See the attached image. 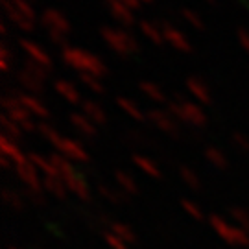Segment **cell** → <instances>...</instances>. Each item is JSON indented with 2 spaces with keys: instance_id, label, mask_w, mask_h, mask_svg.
Instances as JSON below:
<instances>
[{
  "instance_id": "obj_1",
  "label": "cell",
  "mask_w": 249,
  "mask_h": 249,
  "mask_svg": "<svg viewBox=\"0 0 249 249\" xmlns=\"http://www.w3.org/2000/svg\"><path fill=\"white\" fill-rule=\"evenodd\" d=\"M61 61L78 72H87L94 78H104L107 74L106 63L100 59L96 53L87 52L78 46H67L61 50Z\"/></svg>"
},
{
  "instance_id": "obj_2",
  "label": "cell",
  "mask_w": 249,
  "mask_h": 249,
  "mask_svg": "<svg viewBox=\"0 0 249 249\" xmlns=\"http://www.w3.org/2000/svg\"><path fill=\"white\" fill-rule=\"evenodd\" d=\"M153 24H155V26L162 32L164 41H168L174 48H178V50H181V52H187V53L192 52V46H190V43L185 39V36L179 32L178 28L172 26L168 20H164V18H160V17H155V18H153Z\"/></svg>"
},
{
  "instance_id": "obj_3",
  "label": "cell",
  "mask_w": 249,
  "mask_h": 249,
  "mask_svg": "<svg viewBox=\"0 0 249 249\" xmlns=\"http://www.w3.org/2000/svg\"><path fill=\"white\" fill-rule=\"evenodd\" d=\"M39 22L45 26V30L48 28H53V30H59L63 34H71V22H69V18L63 15L59 9L55 8H46L43 13H41V17H39Z\"/></svg>"
},
{
  "instance_id": "obj_4",
  "label": "cell",
  "mask_w": 249,
  "mask_h": 249,
  "mask_svg": "<svg viewBox=\"0 0 249 249\" xmlns=\"http://www.w3.org/2000/svg\"><path fill=\"white\" fill-rule=\"evenodd\" d=\"M146 118L150 120L153 125H157L159 129H162L164 133L178 137V125H176V118L170 115L168 111H160V109H148Z\"/></svg>"
},
{
  "instance_id": "obj_5",
  "label": "cell",
  "mask_w": 249,
  "mask_h": 249,
  "mask_svg": "<svg viewBox=\"0 0 249 249\" xmlns=\"http://www.w3.org/2000/svg\"><path fill=\"white\" fill-rule=\"evenodd\" d=\"M100 36H102V39L106 41L107 46H109L116 55H120V57L131 55L129 50H127V46H125L124 39H122V36H120V32H118V28L102 26L100 28Z\"/></svg>"
},
{
  "instance_id": "obj_6",
  "label": "cell",
  "mask_w": 249,
  "mask_h": 249,
  "mask_svg": "<svg viewBox=\"0 0 249 249\" xmlns=\"http://www.w3.org/2000/svg\"><path fill=\"white\" fill-rule=\"evenodd\" d=\"M15 81L22 87V90H26L28 94L32 96H41L45 94V81H41L39 78H36L34 74H30L24 69L15 71Z\"/></svg>"
},
{
  "instance_id": "obj_7",
  "label": "cell",
  "mask_w": 249,
  "mask_h": 249,
  "mask_svg": "<svg viewBox=\"0 0 249 249\" xmlns=\"http://www.w3.org/2000/svg\"><path fill=\"white\" fill-rule=\"evenodd\" d=\"M0 6L4 9V15H6L20 32H28V34L34 32V20H30L28 17H24V15L13 6L11 0H0Z\"/></svg>"
},
{
  "instance_id": "obj_8",
  "label": "cell",
  "mask_w": 249,
  "mask_h": 249,
  "mask_svg": "<svg viewBox=\"0 0 249 249\" xmlns=\"http://www.w3.org/2000/svg\"><path fill=\"white\" fill-rule=\"evenodd\" d=\"M104 2H106L107 9L111 11L113 18L118 20L124 28H131L135 22H137L133 17V13H131V9L127 8L125 4H122L120 0H104Z\"/></svg>"
},
{
  "instance_id": "obj_9",
  "label": "cell",
  "mask_w": 249,
  "mask_h": 249,
  "mask_svg": "<svg viewBox=\"0 0 249 249\" xmlns=\"http://www.w3.org/2000/svg\"><path fill=\"white\" fill-rule=\"evenodd\" d=\"M18 46L24 50V52L28 53V57H32L34 61H37L39 65H43L45 69H48V71H52V59H50V55L41 48L39 45H36V43H32V41H28V39H17Z\"/></svg>"
},
{
  "instance_id": "obj_10",
  "label": "cell",
  "mask_w": 249,
  "mask_h": 249,
  "mask_svg": "<svg viewBox=\"0 0 249 249\" xmlns=\"http://www.w3.org/2000/svg\"><path fill=\"white\" fill-rule=\"evenodd\" d=\"M59 153L65 155L69 160H74V162H85V160H89V155H87V151L83 150V146L78 141L67 139V137H63V142L59 146Z\"/></svg>"
},
{
  "instance_id": "obj_11",
  "label": "cell",
  "mask_w": 249,
  "mask_h": 249,
  "mask_svg": "<svg viewBox=\"0 0 249 249\" xmlns=\"http://www.w3.org/2000/svg\"><path fill=\"white\" fill-rule=\"evenodd\" d=\"M18 102H20V106L24 107L30 115L41 116V118H50V111L46 109L45 104L37 98V96H32V94H28V92H20Z\"/></svg>"
},
{
  "instance_id": "obj_12",
  "label": "cell",
  "mask_w": 249,
  "mask_h": 249,
  "mask_svg": "<svg viewBox=\"0 0 249 249\" xmlns=\"http://www.w3.org/2000/svg\"><path fill=\"white\" fill-rule=\"evenodd\" d=\"M185 85H187L188 92L197 100V102H201V104H211L213 98H211V94H209V89H207V85H205V81L201 78H197V76H188L187 80H185Z\"/></svg>"
},
{
  "instance_id": "obj_13",
  "label": "cell",
  "mask_w": 249,
  "mask_h": 249,
  "mask_svg": "<svg viewBox=\"0 0 249 249\" xmlns=\"http://www.w3.org/2000/svg\"><path fill=\"white\" fill-rule=\"evenodd\" d=\"M80 106H81V113L87 116L92 124L104 125L107 122V116H106V113H104V109H102L96 102H92V100H83Z\"/></svg>"
},
{
  "instance_id": "obj_14",
  "label": "cell",
  "mask_w": 249,
  "mask_h": 249,
  "mask_svg": "<svg viewBox=\"0 0 249 249\" xmlns=\"http://www.w3.org/2000/svg\"><path fill=\"white\" fill-rule=\"evenodd\" d=\"M181 106H183L185 115H187V124L194 125V127H203V125L207 124V116H205V113L199 109V106L188 102V100L181 102Z\"/></svg>"
},
{
  "instance_id": "obj_15",
  "label": "cell",
  "mask_w": 249,
  "mask_h": 249,
  "mask_svg": "<svg viewBox=\"0 0 249 249\" xmlns=\"http://www.w3.org/2000/svg\"><path fill=\"white\" fill-rule=\"evenodd\" d=\"M53 89L57 90L59 94H61L63 98L67 100V102H71V104H81L83 100L80 98V92L76 90V87L72 85L71 81H67V80H55L53 81Z\"/></svg>"
},
{
  "instance_id": "obj_16",
  "label": "cell",
  "mask_w": 249,
  "mask_h": 249,
  "mask_svg": "<svg viewBox=\"0 0 249 249\" xmlns=\"http://www.w3.org/2000/svg\"><path fill=\"white\" fill-rule=\"evenodd\" d=\"M69 120H71V124L74 125L81 135H85V137H94V135H96L94 124H92L83 113H71V115H69Z\"/></svg>"
},
{
  "instance_id": "obj_17",
  "label": "cell",
  "mask_w": 249,
  "mask_h": 249,
  "mask_svg": "<svg viewBox=\"0 0 249 249\" xmlns=\"http://www.w3.org/2000/svg\"><path fill=\"white\" fill-rule=\"evenodd\" d=\"M15 170H17V176L24 183H26L30 188H39V185H41V181H39V178H37V172H36V166L28 160V162H24V164H20V166H15Z\"/></svg>"
},
{
  "instance_id": "obj_18",
  "label": "cell",
  "mask_w": 249,
  "mask_h": 249,
  "mask_svg": "<svg viewBox=\"0 0 249 249\" xmlns=\"http://www.w3.org/2000/svg\"><path fill=\"white\" fill-rule=\"evenodd\" d=\"M137 24H139V30H141L144 36L150 39L153 45H159L160 46L162 43H164L162 32H160L159 28L155 26V24H153L151 20H148V18H141V20H139Z\"/></svg>"
},
{
  "instance_id": "obj_19",
  "label": "cell",
  "mask_w": 249,
  "mask_h": 249,
  "mask_svg": "<svg viewBox=\"0 0 249 249\" xmlns=\"http://www.w3.org/2000/svg\"><path fill=\"white\" fill-rule=\"evenodd\" d=\"M0 124H2V129H4V133L6 135L9 141H18L20 137H22V129H20V125L17 124V122H13L11 118H9L6 113L4 115H0Z\"/></svg>"
},
{
  "instance_id": "obj_20",
  "label": "cell",
  "mask_w": 249,
  "mask_h": 249,
  "mask_svg": "<svg viewBox=\"0 0 249 249\" xmlns=\"http://www.w3.org/2000/svg\"><path fill=\"white\" fill-rule=\"evenodd\" d=\"M139 89L142 90L146 96H150L151 100H155V102H168L166 100V94L162 92V89H160L157 83H153V81H139Z\"/></svg>"
},
{
  "instance_id": "obj_21",
  "label": "cell",
  "mask_w": 249,
  "mask_h": 249,
  "mask_svg": "<svg viewBox=\"0 0 249 249\" xmlns=\"http://www.w3.org/2000/svg\"><path fill=\"white\" fill-rule=\"evenodd\" d=\"M116 104L122 107V109H124L125 113L131 116L133 120H139V122H142V120H144V116H146V115H144L142 111L139 109V106H137V104H133L131 100L124 98V96H116Z\"/></svg>"
},
{
  "instance_id": "obj_22",
  "label": "cell",
  "mask_w": 249,
  "mask_h": 249,
  "mask_svg": "<svg viewBox=\"0 0 249 249\" xmlns=\"http://www.w3.org/2000/svg\"><path fill=\"white\" fill-rule=\"evenodd\" d=\"M22 69H24V71H28L30 74H34V76H36V78H39L41 81L48 80V74H50V71H48V69H45L43 65H39L37 61H34L32 57H26V59L22 61Z\"/></svg>"
},
{
  "instance_id": "obj_23",
  "label": "cell",
  "mask_w": 249,
  "mask_h": 249,
  "mask_svg": "<svg viewBox=\"0 0 249 249\" xmlns=\"http://www.w3.org/2000/svg\"><path fill=\"white\" fill-rule=\"evenodd\" d=\"M37 131L43 135L46 141H50V142L59 150V146H61V142H63V137L61 135H57V131H55L53 127H50V125L45 124V122H39V124H37Z\"/></svg>"
},
{
  "instance_id": "obj_24",
  "label": "cell",
  "mask_w": 249,
  "mask_h": 249,
  "mask_svg": "<svg viewBox=\"0 0 249 249\" xmlns=\"http://www.w3.org/2000/svg\"><path fill=\"white\" fill-rule=\"evenodd\" d=\"M133 162L141 170H144L146 174L153 176V178H159L160 176V172H159V168L155 166V162H151L150 159H146V157H142V155H133Z\"/></svg>"
},
{
  "instance_id": "obj_25",
  "label": "cell",
  "mask_w": 249,
  "mask_h": 249,
  "mask_svg": "<svg viewBox=\"0 0 249 249\" xmlns=\"http://www.w3.org/2000/svg\"><path fill=\"white\" fill-rule=\"evenodd\" d=\"M205 157L213 162L216 168H225L227 166V159H225V155L222 153V150H218V148H207L205 150Z\"/></svg>"
},
{
  "instance_id": "obj_26",
  "label": "cell",
  "mask_w": 249,
  "mask_h": 249,
  "mask_svg": "<svg viewBox=\"0 0 249 249\" xmlns=\"http://www.w3.org/2000/svg\"><path fill=\"white\" fill-rule=\"evenodd\" d=\"M80 80L81 83H85L87 87H89L92 92H96V94H104L106 89H104V85L100 83V78H94L92 74H87V72H80Z\"/></svg>"
},
{
  "instance_id": "obj_27",
  "label": "cell",
  "mask_w": 249,
  "mask_h": 249,
  "mask_svg": "<svg viewBox=\"0 0 249 249\" xmlns=\"http://www.w3.org/2000/svg\"><path fill=\"white\" fill-rule=\"evenodd\" d=\"M46 36H48V41L52 43V45L55 46H61L63 48H67L69 45V39H67V34H63V32H59V30H53V28H48L46 30Z\"/></svg>"
},
{
  "instance_id": "obj_28",
  "label": "cell",
  "mask_w": 249,
  "mask_h": 249,
  "mask_svg": "<svg viewBox=\"0 0 249 249\" xmlns=\"http://www.w3.org/2000/svg\"><path fill=\"white\" fill-rule=\"evenodd\" d=\"M118 32H120V36H122V39H124V43H125V46H127L129 53L141 52V45H139V41L135 39V36L131 34V32H127L125 28H118Z\"/></svg>"
},
{
  "instance_id": "obj_29",
  "label": "cell",
  "mask_w": 249,
  "mask_h": 249,
  "mask_svg": "<svg viewBox=\"0 0 249 249\" xmlns=\"http://www.w3.org/2000/svg\"><path fill=\"white\" fill-rule=\"evenodd\" d=\"M179 13H181V17L185 18L188 24H192V26L197 28V30H203V20L199 18V15H197L196 11H192V9H188V8H181Z\"/></svg>"
},
{
  "instance_id": "obj_30",
  "label": "cell",
  "mask_w": 249,
  "mask_h": 249,
  "mask_svg": "<svg viewBox=\"0 0 249 249\" xmlns=\"http://www.w3.org/2000/svg\"><path fill=\"white\" fill-rule=\"evenodd\" d=\"M11 2H13V6H15L24 17H28L30 20H36V11L32 8L30 0H11Z\"/></svg>"
},
{
  "instance_id": "obj_31",
  "label": "cell",
  "mask_w": 249,
  "mask_h": 249,
  "mask_svg": "<svg viewBox=\"0 0 249 249\" xmlns=\"http://www.w3.org/2000/svg\"><path fill=\"white\" fill-rule=\"evenodd\" d=\"M6 115L13 120V122H17L18 125L22 124V122H26V120H30V113H28L26 109L22 106H18V107H15V109H11V111H8Z\"/></svg>"
},
{
  "instance_id": "obj_32",
  "label": "cell",
  "mask_w": 249,
  "mask_h": 249,
  "mask_svg": "<svg viewBox=\"0 0 249 249\" xmlns=\"http://www.w3.org/2000/svg\"><path fill=\"white\" fill-rule=\"evenodd\" d=\"M116 181H118L127 192H135V188H137L133 183V179L129 178L127 174H124V172H116Z\"/></svg>"
},
{
  "instance_id": "obj_33",
  "label": "cell",
  "mask_w": 249,
  "mask_h": 249,
  "mask_svg": "<svg viewBox=\"0 0 249 249\" xmlns=\"http://www.w3.org/2000/svg\"><path fill=\"white\" fill-rule=\"evenodd\" d=\"M0 106H2V109L8 113V111H11V109H15V107L20 106V102H18V98H13V96H9V94H4V96L0 98Z\"/></svg>"
},
{
  "instance_id": "obj_34",
  "label": "cell",
  "mask_w": 249,
  "mask_h": 249,
  "mask_svg": "<svg viewBox=\"0 0 249 249\" xmlns=\"http://www.w3.org/2000/svg\"><path fill=\"white\" fill-rule=\"evenodd\" d=\"M181 176H183V179L187 181V185H190V187H194V188H197L199 187V181H197V176L192 172L190 168H181Z\"/></svg>"
},
{
  "instance_id": "obj_35",
  "label": "cell",
  "mask_w": 249,
  "mask_h": 249,
  "mask_svg": "<svg viewBox=\"0 0 249 249\" xmlns=\"http://www.w3.org/2000/svg\"><path fill=\"white\" fill-rule=\"evenodd\" d=\"M236 37H238V43L242 45V48L249 53V30L246 28H236Z\"/></svg>"
},
{
  "instance_id": "obj_36",
  "label": "cell",
  "mask_w": 249,
  "mask_h": 249,
  "mask_svg": "<svg viewBox=\"0 0 249 249\" xmlns=\"http://www.w3.org/2000/svg\"><path fill=\"white\" fill-rule=\"evenodd\" d=\"M232 142L236 144V146H240L244 151L249 150V141L242 133H232Z\"/></svg>"
},
{
  "instance_id": "obj_37",
  "label": "cell",
  "mask_w": 249,
  "mask_h": 249,
  "mask_svg": "<svg viewBox=\"0 0 249 249\" xmlns=\"http://www.w3.org/2000/svg\"><path fill=\"white\" fill-rule=\"evenodd\" d=\"M0 57L9 61V48H8V45H6V41L0 43Z\"/></svg>"
},
{
  "instance_id": "obj_38",
  "label": "cell",
  "mask_w": 249,
  "mask_h": 249,
  "mask_svg": "<svg viewBox=\"0 0 249 249\" xmlns=\"http://www.w3.org/2000/svg\"><path fill=\"white\" fill-rule=\"evenodd\" d=\"M20 129H22V131H36L37 124H34L32 120H26V122H22V124H20Z\"/></svg>"
},
{
  "instance_id": "obj_39",
  "label": "cell",
  "mask_w": 249,
  "mask_h": 249,
  "mask_svg": "<svg viewBox=\"0 0 249 249\" xmlns=\"http://www.w3.org/2000/svg\"><path fill=\"white\" fill-rule=\"evenodd\" d=\"M122 4H125L129 9H137L139 6H141V0H120Z\"/></svg>"
},
{
  "instance_id": "obj_40",
  "label": "cell",
  "mask_w": 249,
  "mask_h": 249,
  "mask_svg": "<svg viewBox=\"0 0 249 249\" xmlns=\"http://www.w3.org/2000/svg\"><path fill=\"white\" fill-rule=\"evenodd\" d=\"M0 69H2V72H8V69H9L8 59H2V57H0Z\"/></svg>"
},
{
  "instance_id": "obj_41",
  "label": "cell",
  "mask_w": 249,
  "mask_h": 249,
  "mask_svg": "<svg viewBox=\"0 0 249 249\" xmlns=\"http://www.w3.org/2000/svg\"><path fill=\"white\" fill-rule=\"evenodd\" d=\"M0 36H2V37L8 36V28H6V24H4V22H0Z\"/></svg>"
},
{
  "instance_id": "obj_42",
  "label": "cell",
  "mask_w": 249,
  "mask_h": 249,
  "mask_svg": "<svg viewBox=\"0 0 249 249\" xmlns=\"http://www.w3.org/2000/svg\"><path fill=\"white\" fill-rule=\"evenodd\" d=\"M238 2H240L242 6H244V8H246L249 11V0H238Z\"/></svg>"
},
{
  "instance_id": "obj_43",
  "label": "cell",
  "mask_w": 249,
  "mask_h": 249,
  "mask_svg": "<svg viewBox=\"0 0 249 249\" xmlns=\"http://www.w3.org/2000/svg\"><path fill=\"white\" fill-rule=\"evenodd\" d=\"M207 4H211V6H218V0H205Z\"/></svg>"
},
{
  "instance_id": "obj_44",
  "label": "cell",
  "mask_w": 249,
  "mask_h": 249,
  "mask_svg": "<svg viewBox=\"0 0 249 249\" xmlns=\"http://www.w3.org/2000/svg\"><path fill=\"white\" fill-rule=\"evenodd\" d=\"M141 2H151V0H141Z\"/></svg>"
}]
</instances>
